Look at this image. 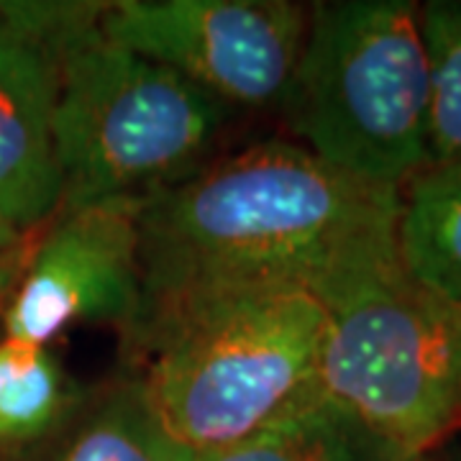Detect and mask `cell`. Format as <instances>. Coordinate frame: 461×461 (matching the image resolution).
I'll return each instance as SVG.
<instances>
[{"label": "cell", "mask_w": 461, "mask_h": 461, "mask_svg": "<svg viewBox=\"0 0 461 461\" xmlns=\"http://www.w3.org/2000/svg\"><path fill=\"white\" fill-rule=\"evenodd\" d=\"M65 3H0V213L36 236L59 211L54 154Z\"/></svg>", "instance_id": "cell-8"}, {"label": "cell", "mask_w": 461, "mask_h": 461, "mask_svg": "<svg viewBox=\"0 0 461 461\" xmlns=\"http://www.w3.org/2000/svg\"><path fill=\"white\" fill-rule=\"evenodd\" d=\"M308 14L287 0H121L100 29L229 108H269L293 83Z\"/></svg>", "instance_id": "cell-6"}, {"label": "cell", "mask_w": 461, "mask_h": 461, "mask_svg": "<svg viewBox=\"0 0 461 461\" xmlns=\"http://www.w3.org/2000/svg\"><path fill=\"white\" fill-rule=\"evenodd\" d=\"M33 236H23L21 230L0 213V259H14L26 254L32 247Z\"/></svg>", "instance_id": "cell-14"}, {"label": "cell", "mask_w": 461, "mask_h": 461, "mask_svg": "<svg viewBox=\"0 0 461 461\" xmlns=\"http://www.w3.org/2000/svg\"><path fill=\"white\" fill-rule=\"evenodd\" d=\"M198 461H412L382 438L359 415L326 393L290 412L275 426L254 433Z\"/></svg>", "instance_id": "cell-10"}, {"label": "cell", "mask_w": 461, "mask_h": 461, "mask_svg": "<svg viewBox=\"0 0 461 461\" xmlns=\"http://www.w3.org/2000/svg\"><path fill=\"white\" fill-rule=\"evenodd\" d=\"M429 65V169H461V0L420 3Z\"/></svg>", "instance_id": "cell-13"}, {"label": "cell", "mask_w": 461, "mask_h": 461, "mask_svg": "<svg viewBox=\"0 0 461 461\" xmlns=\"http://www.w3.org/2000/svg\"><path fill=\"white\" fill-rule=\"evenodd\" d=\"M280 108L297 147L357 180L402 190L429 169L420 3L313 5Z\"/></svg>", "instance_id": "cell-4"}, {"label": "cell", "mask_w": 461, "mask_h": 461, "mask_svg": "<svg viewBox=\"0 0 461 461\" xmlns=\"http://www.w3.org/2000/svg\"><path fill=\"white\" fill-rule=\"evenodd\" d=\"M144 200H105L51 218L36 233L3 313V339L50 346L80 323L121 336L141 308Z\"/></svg>", "instance_id": "cell-7"}, {"label": "cell", "mask_w": 461, "mask_h": 461, "mask_svg": "<svg viewBox=\"0 0 461 461\" xmlns=\"http://www.w3.org/2000/svg\"><path fill=\"white\" fill-rule=\"evenodd\" d=\"M397 247L415 280L461 308V169H426L402 187Z\"/></svg>", "instance_id": "cell-11"}, {"label": "cell", "mask_w": 461, "mask_h": 461, "mask_svg": "<svg viewBox=\"0 0 461 461\" xmlns=\"http://www.w3.org/2000/svg\"><path fill=\"white\" fill-rule=\"evenodd\" d=\"M323 393L411 459L461 430V308L397 254L323 300Z\"/></svg>", "instance_id": "cell-5"}, {"label": "cell", "mask_w": 461, "mask_h": 461, "mask_svg": "<svg viewBox=\"0 0 461 461\" xmlns=\"http://www.w3.org/2000/svg\"><path fill=\"white\" fill-rule=\"evenodd\" d=\"M412 461H461V430H456L454 436H448L446 441L436 444Z\"/></svg>", "instance_id": "cell-16"}, {"label": "cell", "mask_w": 461, "mask_h": 461, "mask_svg": "<svg viewBox=\"0 0 461 461\" xmlns=\"http://www.w3.org/2000/svg\"><path fill=\"white\" fill-rule=\"evenodd\" d=\"M105 3H65L54 154L57 213L105 200H147L211 159L229 105L169 67L111 41Z\"/></svg>", "instance_id": "cell-3"}, {"label": "cell", "mask_w": 461, "mask_h": 461, "mask_svg": "<svg viewBox=\"0 0 461 461\" xmlns=\"http://www.w3.org/2000/svg\"><path fill=\"white\" fill-rule=\"evenodd\" d=\"M400 193L285 139L211 159L141 205L136 321L244 290H305L323 303L400 254Z\"/></svg>", "instance_id": "cell-1"}, {"label": "cell", "mask_w": 461, "mask_h": 461, "mask_svg": "<svg viewBox=\"0 0 461 461\" xmlns=\"http://www.w3.org/2000/svg\"><path fill=\"white\" fill-rule=\"evenodd\" d=\"M326 323L305 290H244L141 315L123 341L157 423L200 459L323 393Z\"/></svg>", "instance_id": "cell-2"}, {"label": "cell", "mask_w": 461, "mask_h": 461, "mask_svg": "<svg viewBox=\"0 0 461 461\" xmlns=\"http://www.w3.org/2000/svg\"><path fill=\"white\" fill-rule=\"evenodd\" d=\"M83 395L50 346L0 336V446L16 448L47 436Z\"/></svg>", "instance_id": "cell-12"}, {"label": "cell", "mask_w": 461, "mask_h": 461, "mask_svg": "<svg viewBox=\"0 0 461 461\" xmlns=\"http://www.w3.org/2000/svg\"><path fill=\"white\" fill-rule=\"evenodd\" d=\"M26 254H29V251H26ZM26 254L14 257V259H0V330H3V313H5L8 297L14 293L18 277H21V269H23V264H26ZM0 336H3V333H0Z\"/></svg>", "instance_id": "cell-15"}, {"label": "cell", "mask_w": 461, "mask_h": 461, "mask_svg": "<svg viewBox=\"0 0 461 461\" xmlns=\"http://www.w3.org/2000/svg\"><path fill=\"white\" fill-rule=\"evenodd\" d=\"M8 451L5 461H198L157 423L136 375L87 390L57 429Z\"/></svg>", "instance_id": "cell-9"}]
</instances>
